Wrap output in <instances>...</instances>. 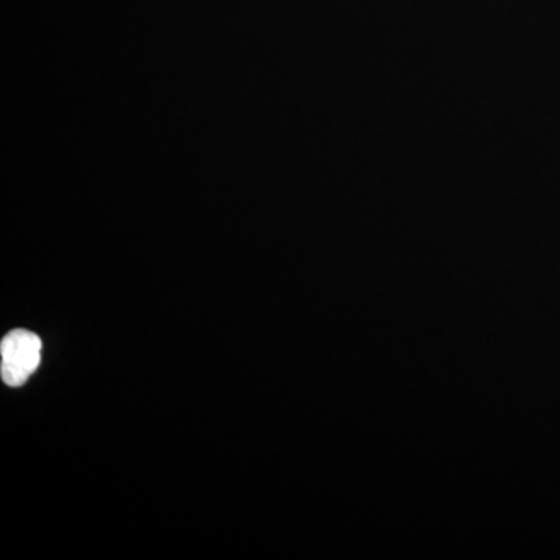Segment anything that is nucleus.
<instances>
[{
	"mask_svg": "<svg viewBox=\"0 0 560 560\" xmlns=\"http://www.w3.org/2000/svg\"><path fill=\"white\" fill-rule=\"evenodd\" d=\"M40 342L38 335L32 331L18 329L10 331L0 345V374L2 381L9 386L24 385L38 370L40 363Z\"/></svg>",
	"mask_w": 560,
	"mask_h": 560,
	"instance_id": "nucleus-1",
	"label": "nucleus"
}]
</instances>
